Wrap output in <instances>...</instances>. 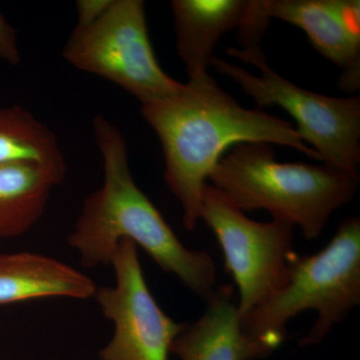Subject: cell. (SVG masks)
Masks as SVG:
<instances>
[{
	"mask_svg": "<svg viewBox=\"0 0 360 360\" xmlns=\"http://www.w3.org/2000/svg\"><path fill=\"white\" fill-rule=\"evenodd\" d=\"M165 156V182L182 207V222L200 221L201 193L217 163L234 146L264 142L321 161L290 122L248 110L207 73L189 78L174 96L141 106Z\"/></svg>",
	"mask_w": 360,
	"mask_h": 360,
	"instance_id": "6da1fadb",
	"label": "cell"
},
{
	"mask_svg": "<svg viewBox=\"0 0 360 360\" xmlns=\"http://www.w3.org/2000/svg\"><path fill=\"white\" fill-rule=\"evenodd\" d=\"M103 162V186L85 198L72 231L70 248L84 267L110 265L122 239H129L174 274L194 295L207 300L217 284V267L205 251L182 245L148 196L135 184L122 132L103 115L92 122Z\"/></svg>",
	"mask_w": 360,
	"mask_h": 360,
	"instance_id": "7a4b0ae2",
	"label": "cell"
},
{
	"mask_svg": "<svg viewBox=\"0 0 360 360\" xmlns=\"http://www.w3.org/2000/svg\"><path fill=\"white\" fill-rule=\"evenodd\" d=\"M210 180L243 212L267 210L300 227L307 240L319 238L331 215L354 200L359 182L357 175L326 165L278 162L264 142L234 146Z\"/></svg>",
	"mask_w": 360,
	"mask_h": 360,
	"instance_id": "3957f363",
	"label": "cell"
},
{
	"mask_svg": "<svg viewBox=\"0 0 360 360\" xmlns=\"http://www.w3.org/2000/svg\"><path fill=\"white\" fill-rule=\"evenodd\" d=\"M360 304V220L341 221L333 238L319 252L295 255L285 285L243 316L246 335L277 349L286 336V324L305 310L317 319L300 347L319 345L336 324Z\"/></svg>",
	"mask_w": 360,
	"mask_h": 360,
	"instance_id": "277c9868",
	"label": "cell"
},
{
	"mask_svg": "<svg viewBox=\"0 0 360 360\" xmlns=\"http://www.w3.org/2000/svg\"><path fill=\"white\" fill-rule=\"evenodd\" d=\"M226 53L257 68L255 75L241 66L213 58L212 66L231 78L259 108L278 106L295 120L296 130L321 156L324 165L357 175L360 165V98L331 97L297 86L276 72L260 45Z\"/></svg>",
	"mask_w": 360,
	"mask_h": 360,
	"instance_id": "5b68a950",
	"label": "cell"
},
{
	"mask_svg": "<svg viewBox=\"0 0 360 360\" xmlns=\"http://www.w3.org/2000/svg\"><path fill=\"white\" fill-rule=\"evenodd\" d=\"M63 56L77 70L122 87L141 105L174 96L182 86L155 58L142 0H111L98 20L75 26Z\"/></svg>",
	"mask_w": 360,
	"mask_h": 360,
	"instance_id": "8992f818",
	"label": "cell"
},
{
	"mask_svg": "<svg viewBox=\"0 0 360 360\" xmlns=\"http://www.w3.org/2000/svg\"><path fill=\"white\" fill-rule=\"evenodd\" d=\"M200 219L212 229L224 251L225 267L238 288L240 317L285 285L290 262L296 253L292 224L248 219L219 189L208 184L201 193Z\"/></svg>",
	"mask_w": 360,
	"mask_h": 360,
	"instance_id": "52a82bcc",
	"label": "cell"
},
{
	"mask_svg": "<svg viewBox=\"0 0 360 360\" xmlns=\"http://www.w3.org/2000/svg\"><path fill=\"white\" fill-rule=\"evenodd\" d=\"M115 286L97 288L94 298L115 326L101 360H168L172 342L186 323L170 319L149 290L137 246L129 239L117 245L110 262Z\"/></svg>",
	"mask_w": 360,
	"mask_h": 360,
	"instance_id": "ba28073f",
	"label": "cell"
},
{
	"mask_svg": "<svg viewBox=\"0 0 360 360\" xmlns=\"http://www.w3.org/2000/svg\"><path fill=\"white\" fill-rule=\"evenodd\" d=\"M269 18L307 33L315 49L342 70L340 87L360 86V2L359 0H264Z\"/></svg>",
	"mask_w": 360,
	"mask_h": 360,
	"instance_id": "9c48e42d",
	"label": "cell"
},
{
	"mask_svg": "<svg viewBox=\"0 0 360 360\" xmlns=\"http://www.w3.org/2000/svg\"><path fill=\"white\" fill-rule=\"evenodd\" d=\"M233 293L231 285L215 288L205 300V312L198 321L186 323L172 342L170 354L180 360L267 359L276 349L243 331Z\"/></svg>",
	"mask_w": 360,
	"mask_h": 360,
	"instance_id": "30bf717a",
	"label": "cell"
},
{
	"mask_svg": "<svg viewBox=\"0 0 360 360\" xmlns=\"http://www.w3.org/2000/svg\"><path fill=\"white\" fill-rule=\"evenodd\" d=\"M96 290L89 276L56 258L27 251L0 255V307L49 297L89 300Z\"/></svg>",
	"mask_w": 360,
	"mask_h": 360,
	"instance_id": "8fae6325",
	"label": "cell"
},
{
	"mask_svg": "<svg viewBox=\"0 0 360 360\" xmlns=\"http://www.w3.org/2000/svg\"><path fill=\"white\" fill-rule=\"evenodd\" d=\"M176 49L189 78L207 73L222 35L239 27L248 1L172 0Z\"/></svg>",
	"mask_w": 360,
	"mask_h": 360,
	"instance_id": "7c38bea8",
	"label": "cell"
},
{
	"mask_svg": "<svg viewBox=\"0 0 360 360\" xmlns=\"http://www.w3.org/2000/svg\"><path fill=\"white\" fill-rule=\"evenodd\" d=\"M63 180L40 165H0V239L18 238L41 219L54 187Z\"/></svg>",
	"mask_w": 360,
	"mask_h": 360,
	"instance_id": "4fadbf2b",
	"label": "cell"
},
{
	"mask_svg": "<svg viewBox=\"0 0 360 360\" xmlns=\"http://www.w3.org/2000/svg\"><path fill=\"white\" fill-rule=\"evenodd\" d=\"M14 162L40 165L63 180L68 174L58 136L18 105L0 108V165Z\"/></svg>",
	"mask_w": 360,
	"mask_h": 360,
	"instance_id": "5bb4252c",
	"label": "cell"
},
{
	"mask_svg": "<svg viewBox=\"0 0 360 360\" xmlns=\"http://www.w3.org/2000/svg\"><path fill=\"white\" fill-rule=\"evenodd\" d=\"M269 20L264 1H248L245 18L238 28L243 49L259 45L260 39L269 28Z\"/></svg>",
	"mask_w": 360,
	"mask_h": 360,
	"instance_id": "9a60e30c",
	"label": "cell"
},
{
	"mask_svg": "<svg viewBox=\"0 0 360 360\" xmlns=\"http://www.w3.org/2000/svg\"><path fill=\"white\" fill-rule=\"evenodd\" d=\"M0 59L18 65L21 60L20 44L15 30L0 13Z\"/></svg>",
	"mask_w": 360,
	"mask_h": 360,
	"instance_id": "2e32d148",
	"label": "cell"
},
{
	"mask_svg": "<svg viewBox=\"0 0 360 360\" xmlns=\"http://www.w3.org/2000/svg\"><path fill=\"white\" fill-rule=\"evenodd\" d=\"M111 0H79L77 2V25H87L98 20L110 6Z\"/></svg>",
	"mask_w": 360,
	"mask_h": 360,
	"instance_id": "e0dca14e",
	"label": "cell"
}]
</instances>
